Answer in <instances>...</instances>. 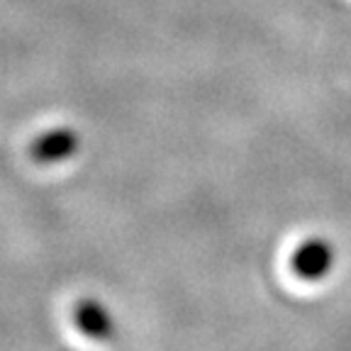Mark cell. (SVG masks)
Wrapping results in <instances>:
<instances>
[{"label":"cell","instance_id":"cell-2","mask_svg":"<svg viewBox=\"0 0 351 351\" xmlns=\"http://www.w3.org/2000/svg\"><path fill=\"white\" fill-rule=\"evenodd\" d=\"M81 147V139L71 127H54V130L42 132L32 144H29V156L37 164H59L69 161Z\"/></svg>","mask_w":351,"mask_h":351},{"label":"cell","instance_id":"cell-3","mask_svg":"<svg viewBox=\"0 0 351 351\" xmlns=\"http://www.w3.org/2000/svg\"><path fill=\"white\" fill-rule=\"evenodd\" d=\"M73 322L83 335L95 341H108L115 335V322L110 317L108 307L98 300H81L73 307Z\"/></svg>","mask_w":351,"mask_h":351},{"label":"cell","instance_id":"cell-1","mask_svg":"<svg viewBox=\"0 0 351 351\" xmlns=\"http://www.w3.org/2000/svg\"><path fill=\"white\" fill-rule=\"evenodd\" d=\"M335 261V247L315 237V239L300 241L295 247L291 256V271L295 274V278L305 280V283H319L332 274Z\"/></svg>","mask_w":351,"mask_h":351}]
</instances>
